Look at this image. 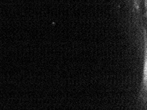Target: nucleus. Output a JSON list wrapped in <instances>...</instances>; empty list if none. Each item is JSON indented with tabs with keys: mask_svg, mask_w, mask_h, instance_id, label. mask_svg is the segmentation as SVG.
I'll return each mask as SVG.
<instances>
[{
	"mask_svg": "<svg viewBox=\"0 0 147 110\" xmlns=\"http://www.w3.org/2000/svg\"><path fill=\"white\" fill-rule=\"evenodd\" d=\"M139 1H140V0H134V3H135V5H136V7H137V8H139Z\"/></svg>",
	"mask_w": 147,
	"mask_h": 110,
	"instance_id": "f257e3e1",
	"label": "nucleus"
}]
</instances>
